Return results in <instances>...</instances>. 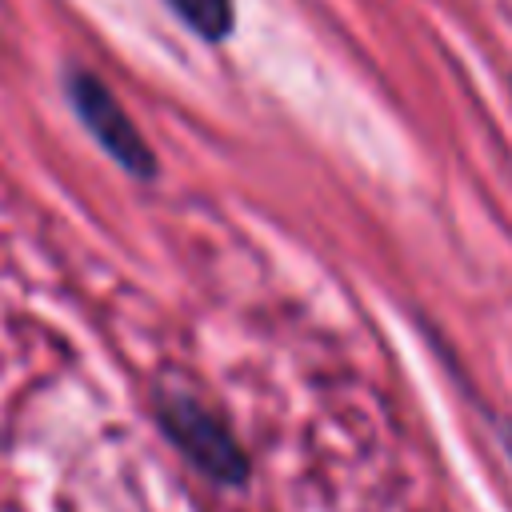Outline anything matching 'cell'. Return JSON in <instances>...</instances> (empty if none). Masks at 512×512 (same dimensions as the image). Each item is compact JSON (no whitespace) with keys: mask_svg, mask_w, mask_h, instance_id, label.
<instances>
[{"mask_svg":"<svg viewBox=\"0 0 512 512\" xmlns=\"http://www.w3.org/2000/svg\"><path fill=\"white\" fill-rule=\"evenodd\" d=\"M156 420L168 436V444L212 484H224V488H236L248 480L252 464H248V452L244 444L236 440V432L228 428V420L208 408L204 400L196 396H184V392H168L156 400Z\"/></svg>","mask_w":512,"mask_h":512,"instance_id":"obj_1","label":"cell"},{"mask_svg":"<svg viewBox=\"0 0 512 512\" xmlns=\"http://www.w3.org/2000/svg\"><path fill=\"white\" fill-rule=\"evenodd\" d=\"M68 100L80 116V124L88 128V136L136 180H152L156 176V156L144 140V132L136 128V120L124 112V104L116 100V92L88 68H72L68 72Z\"/></svg>","mask_w":512,"mask_h":512,"instance_id":"obj_2","label":"cell"},{"mask_svg":"<svg viewBox=\"0 0 512 512\" xmlns=\"http://www.w3.org/2000/svg\"><path fill=\"white\" fill-rule=\"evenodd\" d=\"M176 20L208 44H220L236 28V0H164Z\"/></svg>","mask_w":512,"mask_h":512,"instance_id":"obj_3","label":"cell"},{"mask_svg":"<svg viewBox=\"0 0 512 512\" xmlns=\"http://www.w3.org/2000/svg\"><path fill=\"white\" fill-rule=\"evenodd\" d=\"M504 448H508V456H512V428H504Z\"/></svg>","mask_w":512,"mask_h":512,"instance_id":"obj_4","label":"cell"}]
</instances>
